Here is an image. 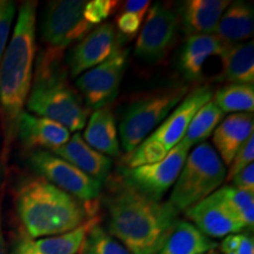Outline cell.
Masks as SVG:
<instances>
[{
    "label": "cell",
    "instance_id": "cell-8",
    "mask_svg": "<svg viewBox=\"0 0 254 254\" xmlns=\"http://www.w3.org/2000/svg\"><path fill=\"white\" fill-rule=\"evenodd\" d=\"M82 0H57L47 4L40 24L41 39L47 50L64 52L73 43L84 39L93 30L85 20Z\"/></svg>",
    "mask_w": 254,
    "mask_h": 254
},
{
    "label": "cell",
    "instance_id": "cell-3",
    "mask_svg": "<svg viewBox=\"0 0 254 254\" xmlns=\"http://www.w3.org/2000/svg\"><path fill=\"white\" fill-rule=\"evenodd\" d=\"M17 211L31 239L59 236L87 221L80 200L41 177L31 178L20 186Z\"/></svg>",
    "mask_w": 254,
    "mask_h": 254
},
{
    "label": "cell",
    "instance_id": "cell-6",
    "mask_svg": "<svg viewBox=\"0 0 254 254\" xmlns=\"http://www.w3.org/2000/svg\"><path fill=\"white\" fill-rule=\"evenodd\" d=\"M225 180L226 167L213 146L201 142L187 155L168 202L178 212L186 211L220 189Z\"/></svg>",
    "mask_w": 254,
    "mask_h": 254
},
{
    "label": "cell",
    "instance_id": "cell-12",
    "mask_svg": "<svg viewBox=\"0 0 254 254\" xmlns=\"http://www.w3.org/2000/svg\"><path fill=\"white\" fill-rule=\"evenodd\" d=\"M179 18L164 4H155L148 11L134 47L138 58L157 63L167 55L177 38Z\"/></svg>",
    "mask_w": 254,
    "mask_h": 254
},
{
    "label": "cell",
    "instance_id": "cell-17",
    "mask_svg": "<svg viewBox=\"0 0 254 254\" xmlns=\"http://www.w3.org/2000/svg\"><path fill=\"white\" fill-rule=\"evenodd\" d=\"M254 131L252 113H232L222 119L213 132V148L225 166L236 157Z\"/></svg>",
    "mask_w": 254,
    "mask_h": 254
},
{
    "label": "cell",
    "instance_id": "cell-10",
    "mask_svg": "<svg viewBox=\"0 0 254 254\" xmlns=\"http://www.w3.org/2000/svg\"><path fill=\"white\" fill-rule=\"evenodd\" d=\"M30 164L41 178L80 201L90 202L100 194V182L51 152H32Z\"/></svg>",
    "mask_w": 254,
    "mask_h": 254
},
{
    "label": "cell",
    "instance_id": "cell-1",
    "mask_svg": "<svg viewBox=\"0 0 254 254\" xmlns=\"http://www.w3.org/2000/svg\"><path fill=\"white\" fill-rule=\"evenodd\" d=\"M106 206L109 233L132 254H158L179 221L170 202L147 198L124 180L114 185Z\"/></svg>",
    "mask_w": 254,
    "mask_h": 254
},
{
    "label": "cell",
    "instance_id": "cell-23",
    "mask_svg": "<svg viewBox=\"0 0 254 254\" xmlns=\"http://www.w3.org/2000/svg\"><path fill=\"white\" fill-rule=\"evenodd\" d=\"M217 246L215 241L202 234L194 225L179 220L158 254H202Z\"/></svg>",
    "mask_w": 254,
    "mask_h": 254
},
{
    "label": "cell",
    "instance_id": "cell-30",
    "mask_svg": "<svg viewBox=\"0 0 254 254\" xmlns=\"http://www.w3.org/2000/svg\"><path fill=\"white\" fill-rule=\"evenodd\" d=\"M15 15L14 2L8 0H0V62L4 56L9 33H11L12 24Z\"/></svg>",
    "mask_w": 254,
    "mask_h": 254
},
{
    "label": "cell",
    "instance_id": "cell-16",
    "mask_svg": "<svg viewBox=\"0 0 254 254\" xmlns=\"http://www.w3.org/2000/svg\"><path fill=\"white\" fill-rule=\"evenodd\" d=\"M52 154L64 159L101 184L109 178L112 167V160L90 147L78 132L69 136L65 145L53 150Z\"/></svg>",
    "mask_w": 254,
    "mask_h": 254
},
{
    "label": "cell",
    "instance_id": "cell-38",
    "mask_svg": "<svg viewBox=\"0 0 254 254\" xmlns=\"http://www.w3.org/2000/svg\"><path fill=\"white\" fill-rule=\"evenodd\" d=\"M202 254H217V252H215L214 250H212V251H208V252H206V253H202Z\"/></svg>",
    "mask_w": 254,
    "mask_h": 254
},
{
    "label": "cell",
    "instance_id": "cell-11",
    "mask_svg": "<svg viewBox=\"0 0 254 254\" xmlns=\"http://www.w3.org/2000/svg\"><path fill=\"white\" fill-rule=\"evenodd\" d=\"M127 56L128 52L118 45L109 59L79 75L75 84L87 109L99 110L116 99L125 74Z\"/></svg>",
    "mask_w": 254,
    "mask_h": 254
},
{
    "label": "cell",
    "instance_id": "cell-24",
    "mask_svg": "<svg viewBox=\"0 0 254 254\" xmlns=\"http://www.w3.org/2000/svg\"><path fill=\"white\" fill-rule=\"evenodd\" d=\"M94 225L93 219H90L66 233L33 240L34 249L40 254H77L84 246L88 232Z\"/></svg>",
    "mask_w": 254,
    "mask_h": 254
},
{
    "label": "cell",
    "instance_id": "cell-15",
    "mask_svg": "<svg viewBox=\"0 0 254 254\" xmlns=\"http://www.w3.org/2000/svg\"><path fill=\"white\" fill-rule=\"evenodd\" d=\"M17 136L28 148L41 147L53 151L65 145L71 134L62 124L24 111L18 122Z\"/></svg>",
    "mask_w": 254,
    "mask_h": 254
},
{
    "label": "cell",
    "instance_id": "cell-21",
    "mask_svg": "<svg viewBox=\"0 0 254 254\" xmlns=\"http://www.w3.org/2000/svg\"><path fill=\"white\" fill-rule=\"evenodd\" d=\"M253 31V6L245 1H234L222 13L214 34L225 44L231 45L250 39Z\"/></svg>",
    "mask_w": 254,
    "mask_h": 254
},
{
    "label": "cell",
    "instance_id": "cell-7",
    "mask_svg": "<svg viewBox=\"0 0 254 254\" xmlns=\"http://www.w3.org/2000/svg\"><path fill=\"white\" fill-rule=\"evenodd\" d=\"M187 88L185 85L160 88L148 92L129 105L119 126L120 140L127 154L164 122L184 99Z\"/></svg>",
    "mask_w": 254,
    "mask_h": 254
},
{
    "label": "cell",
    "instance_id": "cell-37",
    "mask_svg": "<svg viewBox=\"0 0 254 254\" xmlns=\"http://www.w3.org/2000/svg\"><path fill=\"white\" fill-rule=\"evenodd\" d=\"M0 254H8L7 249H6V243L4 233H2V226H1V206H0Z\"/></svg>",
    "mask_w": 254,
    "mask_h": 254
},
{
    "label": "cell",
    "instance_id": "cell-18",
    "mask_svg": "<svg viewBox=\"0 0 254 254\" xmlns=\"http://www.w3.org/2000/svg\"><path fill=\"white\" fill-rule=\"evenodd\" d=\"M227 46L215 34L187 37L178 62L183 77L189 81L201 79L206 60L211 57H221Z\"/></svg>",
    "mask_w": 254,
    "mask_h": 254
},
{
    "label": "cell",
    "instance_id": "cell-31",
    "mask_svg": "<svg viewBox=\"0 0 254 254\" xmlns=\"http://www.w3.org/2000/svg\"><path fill=\"white\" fill-rule=\"evenodd\" d=\"M254 159V134L249 138L243 147L238 151L236 157L233 158L232 163L230 164V170L226 173V182H231L232 178L239 173L241 170H244L247 165L253 164Z\"/></svg>",
    "mask_w": 254,
    "mask_h": 254
},
{
    "label": "cell",
    "instance_id": "cell-32",
    "mask_svg": "<svg viewBox=\"0 0 254 254\" xmlns=\"http://www.w3.org/2000/svg\"><path fill=\"white\" fill-rule=\"evenodd\" d=\"M142 20H144V17H141V15L123 12L122 15L118 18V30L123 36L132 38L138 33Z\"/></svg>",
    "mask_w": 254,
    "mask_h": 254
},
{
    "label": "cell",
    "instance_id": "cell-14",
    "mask_svg": "<svg viewBox=\"0 0 254 254\" xmlns=\"http://www.w3.org/2000/svg\"><path fill=\"white\" fill-rule=\"evenodd\" d=\"M185 214L208 238H222L245 230L215 192L187 208Z\"/></svg>",
    "mask_w": 254,
    "mask_h": 254
},
{
    "label": "cell",
    "instance_id": "cell-26",
    "mask_svg": "<svg viewBox=\"0 0 254 254\" xmlns=\"http://www.w3.org/2000/svg\"><path fill=\"white\" fill-rule=\"evenodd\" d=\"M214 103L225 113H252L254 87L249 84H228L214 94Z\"/></svg>",
    "mask_w": 254,
    "mask_h": 254
},
{
    "label": "cell",
    "instance_id": "cell-5",
    "mask_svg": "<svg viewBox=\"0 0 254 254\" xmlns=\"http://www.w3.org/2000/svg\"><path fill=\"white\" fill-rule=\"evenodd\" d=\"M211 86L196 87L177 105L163 123L126 158V167L133 168L158 163L183 140L195 113L212 100Z\"/></svg>",
    "mask_w": 254,
    "mask_h": 254
},
{
    "label": "cell",
    "instance_id": "cell-2",
    "mask_svg": "<svg viewBox=\"0 0 254 254\" xmlns=\"http://www.w3.org/2000/svg\"><path fill=\"white\" fill-rule=\"evenodd\" d=\"M36 26L37 1L24 2L0 62V123L4 136V159L7 158L11 144L17 136L19 118L24 112L33 81Z\"/></svg>",
    "mask_w": 254,
    "mask_h": 254
},
{
    "label": "cell",
    "instance_id": "cell-22",
    "mask_svg": "<svg viewBox=\"0 0 254 254\" xmlns=\"http://www.w3.org/2000/svg\"><path fill=\"white\" fill-rule=\"evenodd\" d=\"M220 81L230 84H254L253 41L231 44L222 53Z\"/></svg>",
    "mask_w": 254,
    "mask_h": 254
},
{
    "label": "cell",
    "instance_id": "cell-35",
    "mask_svg": "<svg viewBox=\"0 0 254 254\" xmlns=\"http://www.w3.org/2000/svg\"><path fill=\"white\" fill-rule=\"evenodd\" d=\"M12 254H40L34 249L33 240L28 236L20 237L15 243Z\"/></svg>",
    "mask_w": 254,
    "mask_h": 254
},
{
    "label": "cell",
    "instance_id": "cell-9",
    "mask_svg": "<svg viewBox=\"0 0 254 254\" xmlns=\"http://www.w3.org/2000/svg\"><path fill=\"white\" fill-rule=\"evenodd\" d=\"M190 151V146L180 141L158 163L124 168L123 180L147 198L161 201L165 193L176 183Z\"/></svg>",
    "mask_w": 254,
    "mask_h": 254
},
{
    "label": "cell",
    "instance_id": "cell-20",
    "mask_svg": "<svg viewBox=\"0 0 254 254\" xmlns=\"http://www.w3.org/2000/svg\"><path fill=\"white\" fill-rule=\"evenodd\" d=\"M85 142L99 153L117 157L120 152L116 118L109 107H101L91 114L84 136Z\"/></svg>",
    "mask_w": 254,
    "mask_h": 254
},
{
    "label": "cell",
    "instance_id": "cell-33",
    "mask_svg": "<svg viewBox=\"0 0 254 254\" xmlns=\"http://www.w3.org/2000/svg\"><path fill=\"white\" fill-rule=\"evenodd\" d=\"M233 186L237 189L254 193V165L250 164L232 178Z\"/></svg>",
    "mask_w": 254,
    "mask_h": 254
},
{
    "label": "cell",
    "instance_id": "cell-34",
    "mask_svg": "<svg viewBox=\"0 0 254 254\" xmlns=\"http://www.w3.org/2000/svg\"><path fill=\"white\" fill-rule=\"evenodd\" d=\"M150 5L151 1H148V0H128L124 5V12L145 17L146 12L150 8Z\"/></svg>",
    "mask_w": 254,
    "mask_h": 254
},
{
    "label": "cell",
    "instance_id": "cell-19",
    "mask_svg": "<svg viewBox=\"0 0 254 254\" xmlns=\"http://www.w3.org/2000/svg\"><path fill=\"white\" fill-rule=\"evenodd\" d=\"M228 0H187L180 6V24L187 37L214 34Z\"/></svg>",
    "mask_w": 254,
    "mask_h": 254
},
{
    "label": "cell",
    "instance_id": "cell-28",
    "mask_svg": "<svg viewBox=\"0 0 254 254\" xmlns=\"http://www.w3.org/2000/svg\"><path fill=\"white\" fill-rule=\"evenodd\" d=\"M82 254H132L122 243L114 239L99 225H94L88 232L82 246Z\"/></svg>",
    "mask_w": 254,
    "mask_h": 254
},
{
    "label": "cell",
    "instance_id": "cell-13",
    "mask_svg": "<svg viewBox=\"0 0 254 254\" xmlns=\"http://www.w3.org/2000/svg\"><path fill=\"white\" fill-rule=\"evenodd\" d=\"M116 30L111 24H101L92 30L72 50L68 68L72 77H79L88 69L109 59L118 46Z\"/></svg>",
    "mask_w": 254,
    "mask_h": 254
},
{
    "label": "cell",
    "instance_id": "cell-27",
    "mask_svg": "<svg viewBox=\"0 0 254 254\" xmlns=\"http://www.w3.org/2000/svg\"><path fill=\"white\" fill-rule=\"evenodd\" d=\"M219 198L244 228H252L254 225V193L237 189L234 186H224L215 190Z\"/></svg>",
    "mask_w": 254,
    "mask_h": 254
},
{
    "label": "cell",
    "instance_id": "cell-25",
    "mask_svg": "<svg viewBox=\"0 0 254 254\" xmlns=\"http://www.w3.org/2000/svg\"><path fill=\"white\" fill-rule=\"evenodd\" d=\"M224 119V112L215 105L214 101H208L195 113L194 118L190 123L189 128L183 138L184 144L190 148L205 141Z\"/></svg>",
    "mask_w": 254,
    "mask_h": 254
},
{
    "label": "cell",
    "instance_id": "cell-4",
    "mask_svg": "<svg viewBox=\"0 0 254 254\" xmlns=\"http://www.w3.org/2000/svg\"><path fill=\"white\" fill-rule=\"evenodd\" d=\"M62 56V52L50 50L39 53L26 106L34 116L51 119L68 131L77 132L86 125L90 110L68 84L60 62Z\"/></svg>",
    "mask_w": 254,
    "mask_h": 254
},
{
    "label": "cell",
    "instance_id": "cell-36",
    "mask_svg": "<svg viewBox=\"0 0 254 254\" xmlns=\"http://www.w3.org/2000/svg\"><path fill=\"white\" fill-rule=\"evenodd\" d=\"M234 254H254V243L252 238L247 234H240L239 244Z\"/></svg>",
    "mask_w": 254,
    "mask_h": 254
},
{
    "label": "cell",
    "instance_id": "cell-29",
    "mask_svg": "<svg viewBox=\"0 0 254 254\" xmlns=\"http://www.w3.org/2000/svg\"><path fill=\"white\" fill-rule=\"evenodd\" d=\"M118 7V1L114 0H92L86 1L84 7V18L88 23L94 25L101 24L112 15Z\"/></svg>",
    "mask_w": 254,
    "mask_h": 254
}]
</instances>
